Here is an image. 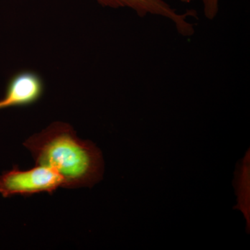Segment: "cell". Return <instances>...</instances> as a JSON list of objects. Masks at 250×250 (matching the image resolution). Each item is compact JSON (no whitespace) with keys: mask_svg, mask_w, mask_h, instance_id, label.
I'll list each match as a JSON object with an SVG mask.
<instances>
[{"mask_svg":"<svg viewBox=\"0 0 250 250\" xmlns=\"http://www.w3.org/2000/svg\"><path fill=\"white\" fill-rule=\"evenodd\" d=\"M36 166L57 172L67 188L92 187L103 179L101 151L91 141L79 139L72 126L55 122L24 143Z\"/></svg>","mask_w":250,"mask_h":250,"instance_id":"6da1fadb","label":"cell"},{"mask_svg":"<svg viewBox=\"0 0 250 250\" xmlns=\"http://www.w3.org/2000/svg\"><path fill=\"white\" fill-rule=\"evenodd\" d=\"M63 182L57 172L42 166L21 171L17 167L0 176V193L4 197L15 195H31L40 192L52 194Z\"/></svg>","mask_w":250,"mask_h":250,"instance_id":"7a4b0ae2","label":"cell"},{"mask_svg":"<svg viewBox=\"0 0 250 250\" xmlns=\"http://www.w3.org/2000/svg\"><path fill=\"white\" fill-rule=\"evenodd\" d=\"M103 7L111 9L126 8L134 11L139 17L148 16H159L166 18L173 24L179 35L183 37H192L195 33V23L190 22V18L196 19L195 10H187L179 13L166 0H95Z\"/></svg>","mask_w":250,"mask_h":250,"instance_id":"3957f363","label":"cell"},{"mask_svg":"<svg viewBox=\"0 0 250 250\" xmlns=\"http://www.w3.org/2000/svg\"><path fill=\"white\" fill-rule=\"evenodd\" d=\"M43 93V80L39 74L29 70L18 72L8 82L4 97L0 100V109L32 104Z\"/></svg>","mask_w":250,"mask_h":250,"instance_id":"277c9868","label":"cell"},{"mask_svg":"<svg viewBox=\"0 0 250 250\" xmlns=\"http://www.w3.org/2000/svg\"><path fill=\"white\" fill-rule=\"evenodd\" d=\"M184 4H190L195 1H200L203 6L205 18L208 21H213L218 16L220 11V0H180Z\"/></svg>","mask_w":250,"mask_h":250,"instance_id":"5b68a950","label":"cell"}]
</instances>
